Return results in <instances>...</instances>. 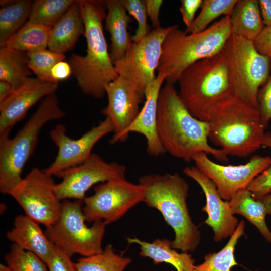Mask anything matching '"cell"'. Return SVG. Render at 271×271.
<instances>
[{
    "label": "cell",
    "mask_w": 271,
    "mask_h": 271,
    "mask_svg": "<svg viewBox=\"0 0 271 271\" xmlns=\"http://www.w3.org/2000/svg\"><path fill=\"white\" fill-rule=\"evenodd\" d=\"M157 132L165 152L189 162L198 153L211 154L221 162L228 156L208 142V122L193 116L181 100L173 84L166 83L158 99Z\"/></svg>",
    "instance_id": "cell-1"
},
{
    "label": "cell",
    "mask_w": 271,
    "mask_h": 271,
    "mask_svg": "<svg viewBox=\"0 0 271 271\" xmlns=\"http://www.w3.org/2000/svg\"><path fill=\"white\" fill-rule=\"evenodd\" d=\"M79 3L85 26L86 52L85 55L71 54L68 62L81 91L101 98L106 94V86L118 76L103 29L105 1L79 0Z\"/></svg>",
    "instance_id": "cell-2"
},
{
    "label": "cell",
    "mask_w": 271,
    "mask_h": 271,
    "mask_svg": "<svg viewBox=\"0 0 271 271\" xmlns=\"http://www.w3.org/2000/svg\"><path fill=\"white\" fill-rule=\"evenodd\" d=\"M207 122L208 139L227 156L245 157L262 146L265 128L258 109L236 94L216 104Z\"/></svg>",
    "instance_id": "cell-3"
},
{
    "label": "cell",
    "mask_w": 271,
    "mask_h": 271,
    "mask_svg": "<svg viewBox=\"0 0 271 271\" xmlns=\"http://www.w3.org/2000/svg\"><path fill=\"white\" fill-rule=\"evenodd\" d=\"M144 202L157 209L175 232L172 246L181 252L194 251L201 240V234L189 214L187 199L189 186L178 174H148L139 179Z\"/></svg>",
    "instance_id": "cell-4"
},
{
    "label": "cell",
    "mask_w": 271,
    "mask_h": 271,
    "mask_svg": "<svg viewBox=\"0 0 271 271\" xmlns=\"http://www.w3.org/2000/svg\"><path fill=\"white\" fill-rule=\"evenodd\" d=\"M177 82L179 95L186 107L193 116L206 122L216 104L235 94L223 49L188 66Z\"/></svg>",
    "instance_id": "cell-5"
},
{
    "label": "cell",
    "mask_w": 271,
    "mask_h": 271,
    "mask_svg": "<svg viewBox=\"0 0 271 271\" xmlns=\"http://www.w3.org/2000/svg\"><path fill=\"white\" fill-rule=\"evenodd\" d=\"M231 34L230 15L198 33L187 34L174 25L163 41L158 72L174 85L188 66L222 51Z\"/></svg>",
    "instance_id": "cell-6"
},
{
    "label": "cell",
    "mask_w": 271,
    "mask_h": 271,
    "mask_svg": "<svg viewBox=\"0 0 271 271\" xmlns=\"http://www.w3.org/2000/svg\"><path fill=\"white\" fill-rule=\"evenodd\" d=\"M66 115L56 93L42 100L36 111L12 138L0 134V191L9 193L22 181L21 174L37 145L41 129L48 122Z\"/></svg>",
    "instance_id": "cell-7"
},
{
    "label": "cell",
    "mask_w": 271,
    "mask_h": 271,
    "mask_svg": "<svg viewBox=\"0 0 271 271\" xmlns=\"http://www.w3.org/2000/svg\"><path fill=\"white\" fill-rule=\"evenodd\" d=\"M83 201L67 199L62 202L61 212L57 220L46 227L47 238L71 257L75 254L82 257L100 253L106 224L103 221L85 224L82 210Z\"/></svg>",
    "instance_id": "cell-8"
},
{
    "label": "cell",
    "mask_w": 271,
    "mask_h": 271,
    "mask_svg": "<svg viewBox=\"0 0 271 271\" xmlns=\"http://www.w3.org/2000/svg\"><path fill=\"white\" fill-rule=\"evenodd\" d=\"M223 50L235 94L258 109V94L269 78L271 59L259 53L253 41L232 33Z\"/></svg>",
    "instance_id": "cell-9"
},
{
    "label": "cell",
    "mask_w": 271,
    "mask_h": 271,
    "mask_svg": "<svg viewBox=\"0 0 271 271\" xmlns=\"http://www.w3.org/2000/svg\"><path fill=\"white\" fill-rule=\"evenodd\" d=\"M144 193L138 183L125 178L115 179L96 186L94 193L83 200V212L88 222L103 221L106 225L123 216L130 209L143 202Z\"/></svg>",
    "instance_id": "cell-10"
},
{
    "label": "cell",
    "mask_w": 271,
    "mask_h": 271,
    "mask_svg": "<svg viewBox=\"0 0 271 271\" xmlns=\"http://www.w3.org/2000/svg\"><path fill=\"white\" fill-rule=\"evenodd\" d=\"M174 25L154 29L133 42L126 54L114 63L118 76L126 79L145 98L147 87L156 79L163 41Z\"/></svg>",
    "instance_id": "cell-11"
},
{
    "label": "cell",
    "mask_w": 271,
    "mask_h": 271,
    "mask_svg": "<svg viewBox=\"0 0 271 271\" xmlns=\"http://www.w3.org/2000/svg\"><path fill=\"white\" fill-rule=\"evenodd\" d=\"M55 184L52 176L35 167L8 195L26 215L46 227L57 220L61 212L62 202L56 194Z\"/></svg>",
    "instance_id": "cell-12"
},
{
    "label": "cell",
    "mask_w": 271,
    "mask_h": 271,
    "mask_svg": "<svg viewBox=\"0 0 271 271\" xmlns=\"http://www.w3.org/2000/svg\"><path fill=\"white\" fill-rule=\"evenodd\" d=\"M125 166L116 162H107L92 153L83 163L61 173L62 181L56 184L55 191L60 200H83L86 192L94 184L125 178Z\"/></svg>",
    "instance_id": "cell-13"
},
{
    "label": "cell",
    "mask_w": 271,
    "mask_h": 271,
    "mask_svg": "<svg viewBox=\"0 0 271 271\" xmlns=\"http://www.w3.org/2000/svg\"><path fill=\"white\" fill-rule=\"evenodd\" d=\"M192 160L195 166L215 183L220 196L227 201L239 191L247 189L271 163L269 156L255 155L244 164L224 165L210 160L205 152L198 153Z\"/></svg>",
    "instance_id": "cell-14"
},
{
    "label": "cell",
    "mask_w": 271,
    "mask_h": 271,
    "mask_svg": "<svg viewBox=\"0 0 271 271\" xmlns=\"http://www.w3.org/2000/svg\"><path fill=\"white\" fill-rule=\"evenodd\" d=\"M112 132L113 125L107 117L76 139L66 134L63 124H57L50 131L49 136L58 148L57 154L54 161L44 171L51 176L58 177L63 171L83 163L92 154V149L96 143Z\"/></svg>",
    "instance_id": "cell-15"
},
{
    "label": "cell",
    "mask_w": 271,
    "mask_h": 271,
    "mask_svg": "<svg viewBox=\"0 0 271 271\" xmlns=\"http://www.w3.org/2000/svg\"><path fill=\"white\" fill-rule=\"evenodd\" d=\"M183 172L199 184L205 195L206 203L202 210L208 215L205 223L212 228L214 241L218 242L231 237L239 221L234 216L229 202L221 198L215 183L196 166L186 167Z\"/></svg>",
    "instance_id": "cell-16"
},
{
    "label": "cell",
    "mask_w": 271,
    "mask_h": 271,
    "mask_svg": "<svg viewBox=\"0 0 271 271\" xmlns=\"http://www.w3.org/2000/svg\"><path fill=\"white\" fill-rule=\"evenodd\" d=\"M59 82L30 77L5 100L0 102V134L10 132L40 100L55 93Z\"/></svg>",
    "instance_id": "cell-17"
},
{
    "label": "cell",
    "mask_w": 271,
    "mask_h": 271,
    "mask_svg": "<svg viewBox=\"0 0 271 271\" xmlns=\"http://www.w3.org/2000/svg\"><path fill=\"white\" fill-rule=\"evenodd\" d=\"M166 78L165 73L158 72L156 79L146 89L144 104L138 116L121 133L113 136L110 144L122 142L127 139L130 133L137 132L145 138L146 151L149 155L157 157L165 152L157 134V113L159 92Z\"/></svg>",
    "instance_id": "cell-18"
},
{
    "label": "cell",
    "mask_w": 271,
    "mask_h": 271,
    "mask_svg": "<svg viewBox=\"0 0 271 271\" xmlns=\"http://www.w3.org/2000/svg\"><path fill=\"white\" fill-rule=\"evenodd\" d=\"M108 104L101 112L113 125V136L123 131L140 112L139 105L145 98L126 79L118 76L105 88Z\"/></svg>",
    "instance_id": "cell-19"
},
{
    "label": "cell",
    "mask_w": 271,
    "mask_h": 271,
    "mask_svg": "<svg viewBox=\"0 0 271 271\" xmlns=\"http://www.w3.org/2000/svg\"><path fill=\"white\" fill-rule=\"evenodd\" d=\"M7 239L21 249L32 252L46 264L53 256L55 245L47 238L39 223L26 215L15 217Z\"/></svg>",
    "instance_id": "cell-20"
},
{
    "label": "cell",
    "mask_w": 271,
    "mask_h": 271,
    "mask_svg": "<svg viewBox=\"0 0 271 271\" xmlns=\"http://www.w3.org/2000/svg\"><path fill=\"white\" fill-rule=\"evenodd\" d=\"M84 33L79 0L75 1L63 17L52 27L48 49L64 54L72 49L80 36Z\"/></svg>",
    "instance_id": "cell-21"
},
{
    "label": "cell",
    "mask_w": 271,
    "mask_h": 271,
    "mask_svg": "<svg viewBox=\"0 0 271 271\" xmlns=\"http://www.w3.org/2000/svg\"><path fill=\"white\" fill-rule=\"evenodd\" d=\"M105 4L107 9L105 29L110 35V55L114 63L126 54L133 43L128 32L132 19L120 0H107Z\"/></svg>",
    "instance_id": "cell-22"
},
{
    "label": "cell",
    "mask_w": 271,
    "mask_h": 271,
    "mask_svg": "<svg viewBox=\"0 0 271 271\" xmlns=\"http://www.w3.org/2000/svg\"><path fill=\"white\" fill-rule=\"evenodd\" d=\"M129 244L140 246L139 255L153 260L155 264L165 262L173 265L177 271H194L195 260L188 252H178L172 246V241L168 239H156L152 242L138 238L127 237Z\"/></svg>",
    "instance_id": "cell-23"
},
{
    "label": "cell",
    "mask_w": 271,
    "mask_h": 271,
    "mask_svg": "<svg viewBox=\"0 0 271 271\" xmlns=\"http://www.w3.org/2000/svg\"><path fill=\"white\" fill-rule=\"evenodd\" d=\"M230 18L232 33L252 41L265 27L257 0H237Z\"/></svg>",
    "instance_id": "cell-24"
},
{
    "label": "cell",
    "mask_w": 271,
    "mask_h": 271,
    "mask_svg": "<svg viewBox=\"0 0 271 271\" xmlns=\"http://www.w3.org/2000/svg\"><path fill=\"white\" fill-rule=\"evenodd\" d=\"M229 202L233 213L244 217L271 244V231L265 221L266 216L268 214L263 202L260 199H255L247 189L238 192Z\"/></svg>",
    "instance_id": "cell-25"
},
{
    "label": "cell",
    "mask_w": 271,
    "mask_h": 271,
    "mask_svg": "<svg viewBox=\"0 0 271 271\" xmlns=\"http://www.w3.org/2000/svg\"><path fill=\"white\" fill-rule=\"evenodd\" d=\"M31 74L26 52L7 46L0 47V80L8 82L15 90L23 84Z\"/></svg>",
    "instance_id": "cell-26"
},
{
    "label": "cell",
    "mask_w": 271,
    "mask_h": 271,
    "mask_svg": "<svg viewBox=\"0 0 271 271\" xmlns=\"http://www.w3.org/2000/svg\"><path fill=\"white\" fill-rule=\"evenodd\" d=\"M51 28L27 21L4 46L26 52L46 49Z\"/></svg>",
    "instance_id": "cell-27"
},
{
    "label": "cell",
    "mask_w": 271,
    "mask_h": 271,
    "mask_svg": "<svg viewBox=\"0 0 271 271\" xmlns=\"http://www.w3.org/2000/svg\"><path fill=\"white\" fill-rule=\"evenodd\" d=\"M33 2L16 1L0 10V47L18 32L29 19Z\"/></svg>",
    "instance_id": "cell-28"
},
{
    "label": "cell",
    "mask_w": 271,
    "mask_h": 271,
    "mask_svg": "<svg viewBox=\"0 0 271 271\" xmlns=\"http://www.w3.org/2000/svg\"><path fill=\"white\" fill-rule=\"evenodd\" d=\"M245 226L244 221H240L226 245L218 252L206 255L204 262L195 266L194 271H230L232 267L237 265L234 250L238 240L244 233Z\"/></svg>",
    "instance_id": "cell-29"
},
{
    "label": "cell",
    "mask_w": 271,
    "mask_h": 271,
    "mask_svg": "<svg viewBox=\"0 0 271 271\" xmlns=\"http://www.w3.org/2000/svg\"><path fill=\"white\" fill-rule=\"evenodd\" d=\"M131 262L130 258L116 254L108 244L102 252L81 257L75 265L77 271H124Z\"/></svg>",
    "instance_id": "cell-30"
},
{
    "label": "cell",
    "mask_w": 271,
    "mask_h": 271,
    "mask_svg": "<svg viewBox=\"0 0 271 271\" xmlns=\"http://www.w3.org/2000/svg\"><path fill=\"white\" fill-rule=\"evenodd\" d=\"M74 0H36L33 2L28 21L48 27L54 26Z\"/></svg>",
    "instance_id": "cell-31"
},
{
    "label": "cell",
    "mask_w": 271,
    "mask_h": 271,
    "mask_svg": "<svg viewBox=\"0 0 271 271\" xmlns=\"http://www.w3.org/2000/svg\"><path fill=\"white\" fill-rule=\"evenodd\" d=\"M237 0H204L200 13L192 25L186 29L187 34L205 30L209 24L221 15H230Z\"/></svg>",
    "instance_id": "cell-32"
},
{
    "label": "cell",
    "mask_w": 271,
    "mask_h": 271,
    "mask_svg": "<svg viewBox=\"0 0 271 271\" xmlns=\"http://www.w3.org/2000/svg\"><path fill=\"white\" fill-rule=\"evenodd\" d=\"M27 53L29 68L36 77L55 81L51 76V70L57 63L64 60L65 55L47 49Z\"/></svg>",
    "instance_id": "cell-33"
},
{
    "label": "cell",
    "mask_w": 271,
    "mask_h": 271,
    "mask_svg": "<svg viewBox=\"0 0 271 271\" xmlns=\"http://www.w3.org/2000/svg\"><path fill=\"white\" fill-rule=\"evenodd\" d=\"M5 260L12 271H49L46 263L36 254L14 243L11 245Z\"/></svg>",
    "instance_id": "cell-34"
},
{
    "label": "cell",
    "mask_w": 271,
    "mask_h": 271,
    "mask_svg": "<svg viewBox=\"0 0 271 271\" xmlns=\"http://www.w3.org/2000/svg\"><path fill=\"white\" fill-rule=\"evenodd\" d=\"M129 16L136 20L138 27L131 36L133 42H137L146 36L150 32L147 22V13L144 0H120Z\"/></svg>",
    "instance_id": "cell-35"
},
{
    "label": "cell",
    "mask_w": 271,
    "mask_h": 271,
    "mask_svg": "<svg viewBox=\"0 0 271 271\" xmlns=\"http://www.w3.org/2000/svg\"><path fill=\"white\" fill-rule=\"evenodd\" d=\"M247 189L256 199H260L271 193V163L252 181Z\"/></svg>",
    "instance_id": "cell-36"
},
{
    "label": "cell",
    "mask_w": 271,
    "mask_h": 271,
    "mask_svg": "<svg viewBox=\"0 0 271 271\" xmlns=\"http://www.w3.org/2000/svg\"><path fill=\"white\" fill-rule=\"evenodd\" d=\"M258 103L261 122L266 128L271 120V70L267 81L259 89Z\"/></svg>",
    "instance_id": "cell-37"
},
{
    "label": "cell",
    "mask_w": 271,
    "mask_h": 271,
    "mask_svg": "<svg viewBox=\"0 0 271 271\" xmlns=\"http://www.w3.org/2000/svg\"><path fill=\"white\" fill-rule=\"evenodd\" d=\"M71 257L55 246L54 253L46 264L49 271H77Z\"/></svg>",
    "instance_id": "cell-38"
},
{
    "label": "cell",
    "mask_w": 271,
    "mask_h": 271,
    "mask_svg": "<svg viewBox=\"0 0 271 271\" xmlns=\"http://www.w3.org/2000/svg\"><path fill=\"white\" fill-rule=\"evenodd\" d=\"M202 0H181L180 12L182 20L189 28L195 20V16L197 10L201 7Z\"/></svg>",
    "instance_id": "cell-39"
},
{
    "label": "cell",
    "mask_w": 271,
    "mask_h": 271,
    "mask_svg": "<svg viewBox=\"0 0 271 271\" xmlns=\"http://www.w3.org/2000/svg\"><path fill=\"white\" fill-rule=\"evenodd\" d=\"M253 42L259 53L271 59V25L265 26Z\"/></svg>",
    "instance_id": "cell-40"
},
{
    "label": "cell",
    "mask_w": 271,
    "mask_h": 271,
    "mask_svg": "<svg viewBox=\"0 0 271 271\" xmlns=\"http://www.w3.org/2000/svg\"><path fill=\"white\" fill-rule=\"evenodd\" d=\"M148 17L149 18L154 29L158 28L160 26L159 18L160 11L162 0H145Z\"/></svg>",
    "instance_id": "cell-41"
},
{
    "label": "cell",
    "mask_w": 271,
    "mask_h": 271,
    "mask_svg": "<svg viewBox=\"0 0 271 271\" xmlns=\"http://www.w3.org/2000/svg\"><path fill=\"white\" fill-rule=\"evenodd\" d=\"M71 74V68L69 63L64 61L57 63L51 70L52 79L56 82L66 79Z\"/></svg>",
    "instance_id": "cell-42"
},
{
    "label": "cell",
    "mask_w": 271,
    "mask_h": 271,
    "mask_svg": "<svg viewBox=\"0 0 271 271\" xmlns=\"http://www.w3.org/2000/svg\"><path fill=\"white\" fill-rule=\"evenodd\" d=\"M261 15L265 26L271 25V0H259Z\"/></svg>",
    "instance_id": "cell-43"
},
{
    "label": "cell",
    "mask_w": 271,
    "mask_h": 271,
    "mask_svg": "<svg viewBox=\"0 0 271 271\" xmlns=\"http://www.w3.org/2000/svg\"><path fill=\"white\" fill-rule=\"evenodd\" d=\"M13 91L12 87L8 82L0 80V102L6 99Z\"/></svg>",
    "instance_id": "cell-44"
},
{
    "label": "cell",
    "mask_w": 271,
    "mask_h": 271,
    "mask_svg": "<svg viewBox=\"0 0 271 271\" xmlns=\"http://www.w3.org/2000/svg\"><path fill=\"white\" fill-rule=\"evenodd\" d=\"M265 205L268 215H271V193L260 199Z\"/></svg>",
    "instance_id": "cell-45"
},
{
    "label": "cell",
    "mask_w": 271,
    "mask_h": 271,
    "mask_svg": "<svg viewBox=\"0 0 271 271\" xmlns=\"http://www.w3.org/2000/svg\"><path fill=\"white\" fill-rule=\"evenodd\" d=\"M262 146H264L268 148H271V132H265Z\"/></svg>",
    "instance_id": "cell-46"
},
{
    "label": "cell",
    "mask_w": 271,
    "mask_h": 271,
    "mask_svg": "<svg viewBox=\"0 0 271 271\" xmlns=\"http://www.w3.org/2000/svg\"><path fill=\"white\" fill-rule=\"evenodd\" d=\"M16 1L12 0H1L0 5L3 7L7 6L14 3Z\"/></svg>",
    "instance_id": "cell-47"
},
{
    "label": "cell",
    "mask_w": 271,
    "mask_h": 271,
    "mask_svg": "<svg viewBox=\"0 0 271 271\" xmlns=\"http://www.w3.org/2000/svg\"><path fill=\"white\" fill-rule=\"evenodd\" d=\"M0 271H12V270L7 265L6 266L3 264H1Z\"/></svg>",
    "instance_id": "cell-48"
}]
</instances>
